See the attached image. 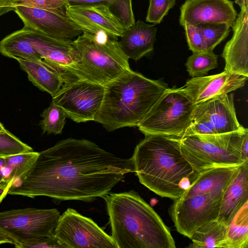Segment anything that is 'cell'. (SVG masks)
Wrapping results in <instances>:
<instances>
[{
  "mask_svg": "<svg viewBox=\"0 0 248 248\" xmlns=\"http://www.w3.org/2000/svg\"><path fill=\"white\" fill-rule=\"evenodd\" d=\"M38 154L32 151L4 156L8 181L16 180L28 172Z\"/></svg>",
  "mask_w": 248,
  "mask_h": 248,
  "instance_id": "obj_25",
  "label": "cell"
},
{
  "mask_svg": "<svg viewBox=\"0 0 248 248\" xmlns=\"http://www.w3.org/2000/svg\"><path fill=\"white\" fill-rule=\"evenodd\" d=\"M132 157L140 183L157 195L179 198L197 178L196 171L183 155L181 138L145 135Z\"/></svg>",
  "mask_w": 248,
  "mask_h": 248,
  "instance_id": "obj_2",
  "label": "cell"
},
{
  "mask_svg": "<svg viewBox=\"0 0 248 248\" xmlns=\"http://www.w3.org/2000/svg\"><path fill=\"white\" fill-rule=\"evenodd\" d=\"M217 58L213 51L193 52L186 63V70L192 78L204 76L217 67Z\"/></svg>",
  "mask_w": 248,
  "mask_h": 248,
  "instance_id": "obj_27",
  "label": "cell"
},
{
  "mask_svg": "<svg viewBox=\"0 0 248 248\" xmlns=\"http://www.w3.org/2000/svg\"><path fill=\"white\" fill-rule=\"evenodd\" d=\"M0 52L6 57L16 60H42L22 29L9 34L0 42Z\"/></svg>",
  "mask_w": 248,
  "mask_h": 248,
  "instance_id": "obj_22",
  "label": "cell"
},
{
  "mask_svg": "<svg viewBox=\"0 0 248 248\" xmlns=\"http://www.w3.org/2000/svg\"><path fill=\"white\" fill-rule=\"evenodd\" d=\"M156 32L154 25L139 20L125 29L119 43L125 56L137 61L153 50Z\"/></svg>",
  "mask_w": 248,
  "mask_h": 248,
  "instance_id": "obj_20",
  "label": "cell"
},
{
  "mask_svg": "<svg viewBox=\"0 0 248 248\" xmlns=\"http://www.w3.org/2000/svg\"><path fill=\"white\" fill-rule=\"evenodd\" d=\"M101 107L94 121L108 131L138 126L168 87L129 69L104 85Z\"/></svg>",
  "mask_w": 248,
  "mask_h": 248,
  "instance_id": "obj_4",
  "label": "cell"
},
{
  "mask_svg": "<svg viewBox=\"0 0 248 248\" xmlns=\"http://www.w3.org/2000/svg\"><path fill=\"white\" fill-rule=\"evenodd\" d=\"M15 245L14 241L5 232L0 229V245L4 244Z\"/></svg>",
  "mask_w": 248,
  "mask_h": 248,
  "instance_id": "obj_38",
  "label": "cell"
},
{
  "mask_svg": "<svg viewBox=\"0 0 248 248\" xmlns=\"http://www.w3.org/2000/svg\"><path fill=\"white\" fill-rule=\"evenodd\" d=\"M62 248L55 235L43 238L39 241L27 245L24 248Z\"/></svg>",
  "mask_w": 248,
  "mask_h": 248,
  "instance_id": "obj_34",
  "label": "cell"
},
{
  "mask_svg": "<svg viewBox=\"0 0 248 248\" xmlns=\"http://www.w3.org/2000/svg\"><path fill=\"white\" fill-rule=\"evenodd\" d=\"M235 2L241 9L246 5H248V0H235Z\"/></svg>",
  "mask_w": 248,
  "mask_h": 248,
  "instance_id": "obj_39",
  "label": "cell"
},
{
  "mask_svg": "<svg viewBox=\"0 0 248 248\" xmlns=\"http://www.w3.org/2000/svg\"><path fill=\"white\" fill-rule=\"evenodd\" d=\"M9 181L7 180L4 158L0 156V184Z\"/></svg>",
  "mask_w": 248,
  "mask_h": 248,
  "instance_id": "obj_37",
  "label": "cell"
},
{
  "mask_svg": "<svg viewBox=\"0 0 248 248\" xmlns=\"http://www.w3.org/2000/svg\"><path fill=\"white\" fill-rule=\"evenodd\" d=\"M32 151L31 147L8 130L4 129L0 131V156H5Z\"/></svg>",
  "mask_w": 248,
  "mask_h": 248,
  "instance_id": "obj_30",
  "label": "cell"
},
{
  "mask_svg": "<svg viewBox=\"0 0 248 248\" xmlns=\"http://www.w3.org/2000/svg\"><path fill=\"white\" fill-rule=\"evenodd\" d=\"M5 129L4 126L0 123V131L4 130Z\"/></svg>",
  "mask_w": 248,
  "mask_h": 248,
  "instance_id": "obj_40",
  "label": "cell"
},
{
  "mask_svg": "<svg viewBox=\"0 0 248 248\" xmlns=\"http://www.w3.org/2000/svg\"><path fill=\"white\" fill-rule=\"evenodd\" d=\"M14 9L12 0H0V16L11 11H14Z\"/></svg>",
  "mask_w": 248,
  "mask_h": 248,
  "instance_id": "obj_35",
  "label": "cell"
},
{
  "mask_svg": "<svg viewBox=\"0 0 248 248\" xmlns=\"http://www.w3.org/2000/svg\"><path fill=\"white\" fill-rule=\"evenodd\" d=\"M104 85L87 80L65 83L52 100L76 123L94 121L104 97Z\"/></svg>",
  "mask_w": 248,
  "mask_h": 248,
  "instance_id": "obj_12",
  "label": "cell"
},
{
  "mask_svg": "<svg viewBox=\"0 0 248 248\" xmlns=\"http://www.w3.org/2000/svg\"><path fill=\"white\" fill-rule=\"evenodd\" d=\"M195 107L183 87L168 88L138 127L145 135L182 138L191 124Z\"/></svg>",
  "mask_w": 248,
  "mask_h": 248,
  "instance_id": "obj_8",
  "label": "cell"
},
{
  "mask_svg": "<svg viewBox=\"0 0 248 248\" xmlns=\"http://www.w3.org/2000/svg\"><path fill=\"white\" fill-rule=\"evenodd\" d=\"M13 181L3 182L0 184V203L8 194V190Z\"/></svg>",
  "mask_w": 248,
  "mask_h": 248,
  "instance_id": "obj_36",
  "label": "cell"
},
{
  "mask_svg": "<svg viewBox=\"0 0 248 248\" xmlns=\"http://www.w3.org/2000/svg\"><path fill=\"white\" fill-rule=\"evenodd\" d=\"M248 5L241 9L232 27L233 35L224 46V71L248 77Z\"/></svg>",
  "mask_w": 248,
  "mask_h": 248,
  "instance_id": "obj_18",
  "label": "cell"
},
{
  "mask_svg": "<svg viewBox=\"0 0 248 248\" xmlns=\"http://www.w3.org/2000/svg\"><path fill=\"white\" fill-rule=\"evenodd\" d=\"M77 52L71 73L75 80L84 79L105 85L130 69L117 39L104 33L86 32L73 40Z\"/></svg>",
  "mask_w": 248,
  "mask_h": 248,
  "instance_id": "obj_6",
  "label": "cell"
},
{
  "mask_svg": "<svg viewBox=\"0 0 248 248\" xmlns=\"http://www.w3.org/2000/svg\"><path fill=\"white\" fill-rule=\"evenodd\" d=\"M24 27L51 37L74 40L82 31L66 16L46 9L18 5L14 10Z\"/></svg>",
  "mask_w": 248,
  "mask_h": 248,
  "instance_id": "obj_15",
  "label": "cell"
},
{
  "mask_svg": "<svg viewBox=\"0 0 248 248\" xmlns=\"http://www.w3.org/2000/svg\"><path fill=\"white\" fill-rule=\"evenodd\" d=\"M248 129L219 134L190 135L181 139V151L197 172L208 169L238 166L246 160L242 144Z\"/></svg>",
  "mask_w": 248,
  "mask_h": 248,
  "instance_id": "obj_7",
  "label": "cell"
},
{
  "mask_svg": "<svg viewBox=\"0 0 248 248\" xmlns=\"http://www.w3.org/2000/svg\"><path fill=\"white\" fill-rule=\"evenodd\" d=\"M57 209L25 208L0 212V229L15 242V246L27 245L55 235L60 217Z\"/></svg>",
  "mask_w": 248,
  "mask_h": 248,
  "instance_id": "obj_9",
  "label": "cell"
},
{
  "mask_svg": "<svg viewBox=\"0 0 248 248\" xmlns=\"http://www.w3.org/2000/svg\"><path fill=\"white\" fill-rule=\"evenodd\" d=\"M227 226L217 219L198 229L192 235L193 248H224Z\"/></svg>",
  "mask_w": 248,
  "mask_h": 248,
  "instance_id": "obj_23",
  "label": "cell"
},
{
  "mask_svg": "<svg viewBox=\"0 0 248 248\" xmlns=\"http://www.w3.org/2000/svg\"><path fill=\"white\" fill-rule=\"evenodd\" d=\"M247 202H248V161L238 167L226 187L217 220L228 226Z\"/></svg>",
  "mask_w": 248,
  "mask_h": 248,
  "instance_id": "obj_19",
  "label": "cell"
},
{
  "mask_svg": "<svg viewBox=\"0 0 248 248\" xmlns=\"http://www.w3.org/2000/svg\"><path fill=\"white\" fill-rule=\"evenodd\" d=\"M176 0H149L146 20L154 24H159L172 8Z\"/></svg>",
  "mask_w": 248,
  "mask_h": 248,
  "instance_id": "obj_32",
  "label": "cell"
},
{
  "mask_svg": "<svg viewBox=\"0 0 248 248\" xmlns=\"http://www.w3.org/2000/svg\"><path fill=\"white\" fill-rule=\"evenodd\" d=\"M66 16L82 32L92 34L104 33L117 39L123 35L125 31L121 20L104 3H68Z\"/></svg>",
  "mask_w": 248,
  "mask_h": 248,
  "instance_id": "obj_13",
  "label": "cell"
},
{
  "mask_svg": "<svg viewBox=\"0 0 248 248\" xmlns=\"http://www.w3.org/2000/svg\"><path fill=\"white\" fill-rule=\"evenodd\" d=\"M238 166L212 168L200 172L169 213L177 231L189 239L199 228L217 219L223 192Z\"/></svg>",
  "mask_w": 248,
  "mask_h": 248,
  "instance_id": "obj_5",
  "label": "cell"
},
{
  "mask_svg": "<svg viewBox=\"0 0 248 248\" xmlns=\"http://www.w3.org/2000/svg\"><path fill=\"white\" fill-rule=\"evenodd\" d=\"M237 16L230 0H186L180 8L179 22L182 26L224 23L232 27Z\"/></svg>",
  "mask_w": 248,
  "mask_h": 248,
  "instance_id": "obj_16",
  "label": "cell"
},
{
  "mask_svg": "<svg viewBox=\"0 0 248 248\" xmlns=\"http://www.w3.org/2000/svg\"><path fill=\"white\" fill-rule=\"evenodd\" d=\"M248 77L224 71L187 80L183 88L196 106L243 87Z\"/></svg>",
  "mask_w": 248,
  "mask_h": 248,
  "instance_id": "obj_17",
  "label": "cell"
},
{
  "mask_svg": "<svg viewBox=\"0 0 248 248\" xmlns=\"http://www.w3.org/2000/svg\"><path fill=\"white\" fill-rule=\"evenodd\" d=\"M183 27L189 49L193 52H206L204 41L198 26L186 24Z\"/></svg>",
  "mask_w": 248,
  "mask_h": 248,
  "instance_id": "obj_33",
  "label": "cell"
},
{
  "mask_svg": "<svg viewBox=\"0 0 248 248\" xmlns=\"http://www.w3.org/2000/svg\"><path fill=\"white\" fill-rule=\"evenodd\" d=\"M55 236L62 248H117L111 236L92 219L70 208L60 216Z\"/></svg>",
  "mask_w": 248,
  "mask_h": 248,
  "instance_id": "obj_11",
  "label": "cell"
},
{
  "mask_svg": "<svg viewBox=\"0 0 248 248\" xmlns=\"http://www.w3.org/2000/svg\"><path fill=\"white\" fill-rule=\"evenodd\" d=\"M41 116L43 119L40 125L44 133L55 135L62 133L67 117L62 108L52 101Z\"/></svg>",
  "mask_w": 248,
  "mask_h": 248,
  "instance_id": "obj_28",
  "label": "cell"
},
{
  "mask_svg": "<svg viewBox=\"0 0 248 248\" xmlns=\"http://www.w3.org/2000/svg\"><path fill=\"white\" fill-rule=\"evenodd\" d=\"M132 172V157H117L87 140L68 138L39 152L28 171L13 181L8 194L91 202Z\"/></svg>",
  "mask_w": 248,
  "mask_h": 248,
  "instance_id": "obj_1",
  "label": "cell"
},
{
  "mask_svg": "<svg viewBox=\"0 0 248 248\" xmlns=\"http://www.w3.org/2000/svg\"><path fill=\"white\" fill-rule=\"evenodd\" d=\"M13 6L23 5L52 11L60 15L66 16L68 0H12Z\"/></svg>",
  "mask_w": 248,
  "mask_h": 248,
  "instance_id": "obj_31",
  "label": "cell"
},
{
  "mask_svg": "<svg viewBox=\"0 0 248 248\" xmlns=\"http://www.w3.org/2000/svg\"><path fill=\"white\" fill-rule=\"evenodd\" d=\"M202 34L206 51L214 49L224 40L231 31L226 23H204L197 25Z\"/></svg>",
  "mask_w": 248,
  "mask_h": 248,
  "instance_id": "obj_29",
  "label": "cell"
},
{
  "mask_svg": "<svg viewBox=\"0 0 248 248\" xmlns=\"http://www.w3.org/2000/svg\"><path fill=\"white\" fill-rule=\"evenodd\" d=\"M224 248H248V202L227 226Z\"/></svg>",
  "mask_w": 248,
  "mask_h": 248,
  "instance_id": "obj_24",
  "label": "cell"
},
{
  "mask_svg": "<svg viewBox=\"0 0 248 248\" xmlns=\"http://www.w3.org/2000/svg\"><path fill=\"white\" fill-rule=\"evenodd\" d=\"M17 61L21 69L28 74L29 80L52 96L57 94L63 85L64 81L61 74L43 60Z\"/></svg>",
  "mask_w": 248,
  "mask_h": 248,
  "instance_id": "obj_21",
  "label": "cell"
},
{
  "mask_svg": "<svg viewBox=\"0 0 248 248\" xmlns=\"http://www.w3.org/2000/svg\"><path fill=\"white\" fill-rule=\"evenodd\" d=\"M102 198L117 248L176 247L168 227L138 193H109Z\"/></svg>",
  "mask_w": 248,
  "mask_h": 248,
  "instance_id": "obj_3",
  "label": "cell"
},
{
  "mask_svg": "<svg viewBox=\"0 0 248 248\" xmlns=\"http://www.w3.org/2000/svg\"><path fill=\"white\" fill-rule=\"evenodd\" d=\"M102 3L108 6L111 11L122 21L126 29L135 22L131 0H68L70 4Z\"/></svg>",
  "mask_w": 248,
  "mask_h": 248,
  "instance_id": "obj_26",
  "label": "cell"
},
{
  "mask_svg": "<svg viewBox=\"0 0 248 248\" xmlns=\"http://www.w3.org/2000/svg\"><path fill=\"white\" fill-rule=\"evenodd\" d=\"M244 128L237 118L233 94L229 93L196 105L184 136L223 134Z\"/></svg>",
  "mask_w": 248,
  "mask_h": 248,
  "instance_id": "obj_10",
  "label": "cell"
},
{
  "mask_svg": "<svg viewBox=\"0 0 248 248\" xmlns=\"http://www.w3.org/2000/svg\"><path fill=\"white\" fill-rule=\"evenodd\" d=\"M22 29L42 60L61 74L64 83L74 81L71 70L77 52L73 45V40L51 37L24 27Z\"/></svg>",
  "mask_w": 248,
  "mask_h": 248,
  "instance_id": "obj_14",
  "label": "cell"
}]
</instances>
